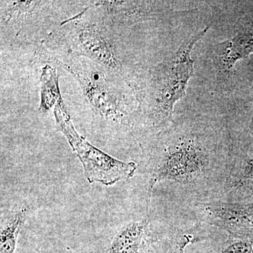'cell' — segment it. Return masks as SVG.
Segmentation results:
<instances>
[{
  "instance_id": "1",
  "label": "cell",
  "mask_w": 253,
  "mask_h": 253,
  "mask_svg": "<svg viewBox=\"0 0 253 253\" xmlns=\"http://www.w3.org/2000/svg\"><path fill=\"white\" fill-rule=\"evenodd\" d=\"M45 48L51 52L86 58L111 74H123L122 62L111 30L99 20L87 19L84 11L64 21L53 32Z\"/></svg>"
},
{
  "instance_id": "2",
  "label": "cell",
  "mask_w": 253,
  "mask_h": 253,
  "mask_svg": "<svg viewBox=\"0 0 253 253\" xmlns=\"http://www.w3.org/2000/svg\"><path fill=\"white\" fill-rule=\"evenodd\" d=\"M48 59L69 73L81 87L95 114L106 122L127 125L129 116L121 95L107 77V71L81 56L51 52L43 49Z\"/></svg>"
},
{
  "instance_id": "3",
  "label": "cell",
  "mask_w": 253,
  "mask_h": 253,
  "mask_svg": "<svg viewBox=\"0 0 253 253\" xmlns=\"http://www.w3.org/2000/svg\"><path fill=\"white\" fill-rule=\"evenodd\" d=\"M209 28L184 41L174 54L155 66L149 72V111L156 122H166L172 116L174 106L184 97L188 83L194 77L193 48Z\"/></svg>"
},
{
  "instance_id": "4",
  "label": "cell",
  "mask_w": 253,
  "mask_h": 253,
  "mask_svg": "<svg viewBox=\"0 0 253 253\" xmlns=\"http://www.w3.org/2000/svg\"><path fill=\"white\" fill-rule=\"evenodd\" d=\"M58 131L62 133L83 165L84 176L89 184L100 183L112 186L125 178L135 174L137 166L134 162H124L106 154L89 142L76 130L63 99L54 109Z\"/></svg>"
},
{
  "instance_id": "5",
  "label": "cell",
  "mask_w": 253,
  "mask_h": 253,
  "mask_svg": "<svg viewBox=\"0 0 253 253\" xmlns=\"http://www.w3.org/2000/svg\"><path fill=\"white\" fill-rule=\"evenodd\" d=\"M91 5L109 29L126 28L166 12L167 2L158 1H96Z\"/></svg>"
},
{
  "instance_id": "6",
  "label": "cell",
  "mask_w": 253,
  "mask_h": 253,
  "mask_svg": "<svg viewBox=\"0 0 253 253\" xmlns=\"http://www.w3.org/2000/svg\"><path fill=\"white\" fill-rule=\"evenodd\" d=\"M206 164V156L194 141H180L168 149L153 176L149 190L152 191L156 183L164 179L183 181L194 177Z\"/></svg>"
},
{
  "instance_id": "7",
  "label": "cell",
  "mask_w": 253,
  "mask_h": 253,
  "mask_svg": "<svg viewBox=\"0 0 253 253\" xmlns=\"http://www.w3.org/2000/svg\"><path fill=\"white\" fill-rule=\"evenodd\" d=\"M253 53V23L225 41L216 44L213 51V62L217 81H227L234 73L236 63Z\"/></svg>"
},
{
  "instance_id": "8",
  "label": "cell",
  "mask_w": 253,
  "mask_h": 253,
  "mask_svg": "<svg viewBox=\"0 0 253 253\" xmlns=\"http://www.w3.org/2000/svg\"><path fill=\"white\" fill-rule=\"evenodd\" d=\"M55 1H1V30L12 28L18 33L49 11Z\"/></svg>"
},
{
  "instance_id": "9",
  "label": "cell",
  "mask_w": 253,
  "mask_h": 253,
  "mask_svg": "<svg viewBox=\"0 0 253 253\" xmlns=\"http://www.w3.org/2000/svg\"><path fill=\"white\" fill-rule=\"evenodd\" d=\"M41 103L40 111L47 113L54 109L62 100L59 87V75L56 65L49 59L42 68L41 78Z\"/></svg>"
},
{
  "instance_id": "10",
  "label": "cell",
  "mask_w": 253,
  "mask_h": 253,
  "mask_svg": "<svg viewBox=\"0 0 253 253\" xmlns=\"http://www.w3.org/2000/svg\"><path fill=\"white\" fill-rule=\"evenodd\" d=\"M145 228L144 221H133L123 226L113 238L109 253H139Z\"/></svg>"
},
{
  "instance_id": "11",
  "label": "cell",
  "mask_w": 253,
  "mask_h": 253,
  "mask_svg": "<svg viewBox=\"0 0 253 253\" xmlns=\"http://www.w3.org/2000/svg\"><path fill=\"white\" fill-rule=\"evenodd\" d=\"M27 211L16 210L4 214L1 219L0 253H14L20 231L24 224Z\"/></svg>"
},
{
  "instance_id": "12",
  "label": "cell",
  "mask_w": 253,
  "mask_h": 253,
  "mask_svg": "<svg viewBox=\"0 0 253 253\" xmlns=\"http://www.w3.org/2000/svg\"><path fill=\"white\" fill-rule=\"evenodd\" d=\"M206 209L221 224L229 228H253V212L230 205L211 204Z\"/></svg>"
},
{
  "instance_id": "13",
  "label": "cell",
  "mask_w": 253,
  "mask_h": 253,
  "mask_svg": "<svg viewBox=\"0 0 253 253\" xmlns=\"http://www.w3.org/2000/svg\"><path fill=\"white\" fill-rule=\"evenodd\" d=\"M246 183H251L253 184V159L248 161L244 174L239 181V184H244Z\"/></svg>"
},
{
  "instance_id": "14",
  "label": "cell",
  "mask_w": 253,
  "mask_h": 253,
  "mask_svg": "<svg viewBox=\"0 0 253 253\" xmlns=\"http://www.w3.org/2000/svg\"><path fill=\"white\" fill-rule=\"evenodd\" d=\"M252 246L248 244L234 245L223 253H251Z\"/></svg>"
},
{
  "instance_id": "15",
  "label": "cell",
  "mask_w": 253,
  "mask_h": 253,
  "mask_svg": "<svg viewBox=\"0 0 253 253\" xmlns=\"http://www.w3.org/2000/svg\"><path fill=\"white\" fill-rule=\"evenodd\" d=\"M252 99H253V85L252 86ZM251 133H252L253 136V113L252 119H251Z\"/></svg>"
},
{
  "instance_id": "16",
  "label": "cell",
  "mask_w": 253,
  "mask_h": 253,
  "mask_svg": "<svg viewBox=\"0 0 253 253\" xmlns=\"http://www.w3.org/2000/svg\"><path fill=\"white\" fill-rule=\"evenodd\" d=\"M184 247H185V244H184V246H181L180 253H184Z\"/></svg>"
}]
</instances>
